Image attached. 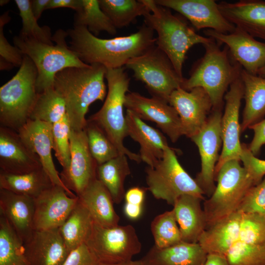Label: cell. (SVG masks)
I'll return each instance as SVG.
<instances>
[{
    "label": "cell",
    "mask_w": 265,
    "mask_h": 265,
    "mask_svg": "<svg viewBox=\"0 0 265 265\" xmlns=\"http://www.w3.org/2000/svg\"><path fill=\"white\" fill-rule=\"evenodd\" d=\"M67 32L70 48L81 61L101 64L106 69L123 67L129 60L156 45L157 40L154 31L144 23L135 33L110 39L98 38L84 26H74Z\"/></svg>",
    "instance_id": "6da1fadb"
},
{
    "label": "cell",
    "mask_w": 265,
    "mask_h": 265,
    "mask_svg": "<svg viewBox=\"0 0 265 265\" xmlns=\"http://www.w3.org/2000/svg\"><path fill=\"white\" fill-rule=\"evenodd\" d=\"M107 69L99 64L66 68L55 75L53 88L63 98L71 130L85 129L90 105L106 96L105 82Z\"/></svg>",
    "instance_id": "7a4b0ae2"
},
{
    "label": "cell",
    "mask_w": 265,
    "mask_h": 265,
    "mask_svg": "<svg viewBox=\"0 0 265 265\" xmlns=\"http://www.w3.org/2000/svg\"><path fill=\"white\" fill-rule=\"evenodd\" d=\"M203 46L204 56L193 65L181 88L188 91L203 88L211 98L212 109H222L224 96L231 84L240 77L242 67L232 58L226 46L221 49L213 39Z\"/></svg>",
    "instance_id": "3957f363"
},
{
    "label": "cell",
    "mask_w": 265,
    "mask_h": 265,
    "mask_svg": "<svg viewBox=\"0 0 265 265\" xmlns=\"http://www.w3.org/2000/svg\"><path fill=\"white\" fill-rule=\"evenodd\" d=\"M151 12L144 16V24L157 33L156 45L168 57L176 71L183 76V66L188 51L193 46L203 45L213 39L196 33L170 9L158 4L155 0H142Z\"/></svg>",
    "instance_id": "277c9868"
},
{
    "label": "cell",
    "mask_w": 265,
    "mask_h": 265,
    "mask_svg": "<svg viewBox=\"0 0 265 265\" xmlns=\"http://www.w3.org/2000/svg\"><path fill=\"white\" fill-rule=\"evenodd\" d=\"M67 31H56L52 37L55 45L48 44L19 34L13 37L14 46L28 56L36 66V88L38 94L53 88L55 75L70 67H84L89 64L81 61L66 42Z\"/></svg>",
    "instance_id": "5b68a950"
},
{
    "label": "cell",
    "mask_w": 265,
    "mask_h": 265,
    "mask_svg": "<svg viewBox=\"0 0 265 265\" xmlns=\"http://www.w3.org/2000/svg\"><path fill=\"white\" fill-rule=\"evenodd\" d=\"M37 76L35 65L24 54L18 71L0 88V126L17 132L30 119L39 94Z\"/></svg>",
    "instance_id": "8992f818"
},
{
    "label": "cell",
    "mask_w": 265,
    "mask_h": 265,
    "mask_svg": "<svg viewBox=\"0 0 265 265\" xmlns=\"http://www.w3.org/2000/svg\"><path fill=\"white\" fill-rule=\"evenodd\" d=\"M106 79L108 91L104 103L89 120L98 124L117 149L120 155H126L131 160L141 161L139 155L133 153L124 145L128 136L126 117L123 108L130 78L123 67L107 69Z\"/></svg>",
    "instance_id": "52a82bcc"
},
{
    "label": "cell",
    "mask_w": 265,
    "mask_h": 265,
    "mask_svg": "<svg viewBox=\"0 0 265 265\" xmlns=\"http://www.w3.org/2000/svg\"><path fill=\"white\" fill-rule=\"evenodd\" d=\"M215 181L217 184L214 191L204 203L206 228L237 212L246 194L254 186L240 160L237 159L225 162Z\"/></svg>",
    "instance_id": "ba28073f"
},
{
    "label": "cell",
    "mask_w": 265,
    "mask_h": 265,
    "mask_svg": "<svg viewBox=\"0 0 265 265\" xmlns=\"http://www.w3.org/2000/svg\"><path fill=\"white\" fill-rule=\"evenodd\" d=\"M174 149L167 148L162 159L154 167L145 170L148 189L157 199L173 206L175 201L184 194L205 199L204 192L179 162Z\"/></svg>",
    "instance_id": "9c48e42d"
},
{
    "label": "cell",
    "mask_w": 265,
    "mask_h": 265,
    "mask_svg": "<svg viewBox=\"0 0 265 265\" xmlns=\"http://www.w3.org/2000/svg\"><path fill=\"white\" fill-rule=\"evenodd\" d=\"M125 66L133 72L135 80L144 84L152 97L168 102L185 79L178 75L168 57L157 45L129 60Z\"/></svg>",
    "instance_id": "30bf717a"
},
{
    "label": "cell",
    "mask_w": 265,
    "mask_h": 265,
    "mask_svg": "<svg viewBox=\"0 0 265 265\" xmlns=\"http://www.w3.org/2000/svg\"><path fill=\"white\" fill-rule=\"evenodd\" d=\"M85 244L103 264L131 261L141 250V243L131 225L106 228L94 223Z\"/></svg>",
    "instance_id": "8fae6325"
},
{
    "label": "cell",
    "mask_w": 265,
    "mask_h": 265,
    "mask_svg": "<svg viewBox=\"0 0 265 265\" xmlns=\"http://www.w3.org/2000/svg\"><path fill=\"white\" fill-rule=\"evenodd\" d=\"M222 109H212L201 130L190 138L197 146L201 169L195 180L204 195L210 197L215 190V169L222 145L221 122Z\"/></svg>",
    "instance_id": "7c38bea8"
},
{
    "label": "cell",
    "mask_w": 265,
    "mask_h": 265,
    "mask_svg": "<svg viewBox=\"0 0 265 265\" xmlns=\"http://www.w3.org/2000/svg\"><path fill=\"white\" fill-rule=\"evenodd\" d=\"M243 95L244 85L240 77L231 84L224 96V111L221 122L222 148L215 167V177L225 162L233 159L240 160L242 144L239 113Z\"/></svg>",
    "instance_id": "4fadbf2b"
},
{
    "label": "cell",
    "mask_w": 265,
    "mask_h": 265,
    "mask_svg": "<svg viewBox=\"0 0 265 265\" xmlns=\"http://www.w3.org/2000/svg\"><path fill=\"white\" fill-rule=\"evenodd\" d=\"M69 167L60 177L66 187L78 196L97 178L98 164L90 152L85 129L71 130Z\"/></svg>",
    "instance_id": "5bb4252c"
},
{
    "label": "cell",
    "mask_w": 265,
    "mask_h": 265,
    "mask_svg": "<svg viewBox=\"0 0 265 265\" xmlns=\"http://www.w3.org/2000/svg\"><path fill=\"white\" fill-rule=\"evenodd\" d=\"M124 106L142 120L155 122L172 142H176L183 135L179 116L168 102L132 92L126 94Z\"/></svg>",
    "instance_id": "9a60e30c"
},
{
    "label": "cell",
    "mask_w": 265,
    "mask_h": 265,
    "mask_svg": "<svg viewBox=\"0 0 265 265\" xmlns=\"http://www.w3.org/2000/svg\"><path fill=\"white\" fill-rule=\"evenodd\" d=\"M168 103L179 116L183 135L190 138L203 128L213 108L209 95L200 87L188 91L181 87L176 89L170 96Z\"/></svg>",
    "instance_id": "2e32d148"
},
{
    "label": "cell",
    "mask_w": 265,
    "mask_h": 265,
    "mask_svg": "<svg viewBox=\"0 0 265 265\" xmlns=\"http://www.w3.org/2000/svg\"><path fill=\"white\" fill-rule=\"evenodd\" d=\"M203 32L219 45L226 46L232 58L247 72L256 75L265 66V42L259 41L247 32L236 27L229 33L211 29H204Z\"/></svg>",
    "instance_id": "e0dca14e"
},
{
    "label": "cell",
    "mask_w": 265,
    "mask_h": 265,
    "mask_svg": "<svg viewBox=\"0 0 265 265\" xmlns=\"http://www.w3.org/2000/svg\"><path fill=\"white\" fill-rule=\"evenodd\" d=\"M156 3L173 9L186 17L199 30L211 29L222 33H231L236 26L220 12L214 0H155Z\"/></svg>",
    "instance_id": "ac0fdd59"
},
{
    "label": "cell",
    "mask_w": 265,
    "mask_h": 265,
    "mask_svg": "<svg viewBox=\"0 0 265 265\" xmlns=\"http://www.w3.org/2000/svg\"><path fill=\"white\" fill-rule=\"evenodd\" d=\"M34 230L59 228L78 201V197L69 196L65 189L53 185L34 199Z\"/></svg>",
    "instance_id": "d6986e66"
},
{
    "label": "cell",
    "mask_w": 265,
    "mask_h": 265,
    "mask_svg": "<svg viewBox=\"0 0 265 265\" xmlns=\"http://www.w3.org/2000/svg\"><path fill=\"white\" fill-rule=\"evenodd\" d=\"M53 124L38 120H29L17 131L25 144L39 158L42 168L54 185L64 188L72 197L77 195L68 189L62 181L52 158Z\"/></svg>",
    "instance_id": "ffe728a7"
},
{
    "label": "cell",
    "mask_w": 265,
    "mask_h": 265,
    "mask_svg": "<svg viewBox=\"0 0 265 265\" xmlns=\"http://www.w3.org/2000/svg\"><path fill=\"white\" fill-rule=\"evenodd\" d=\"M42 167L39 157L25 144L17 131L0 127V172L22 174Z\"/></svg>",
    "instance_id": "44dd1931"
},
{
    "label": "cell",
    "mask_w": 265,
    "mask_h": 265,
    "mask_svg": "<svg viewBox=\"0 0 265 265\" xmlns=\"http://www.w3.org/2000/svg\"><path fill=\"white\" fill-rule=\"evenodd\" d=\"M24 249L28 265H63L70 252L59 228L34 230Z\"/></svg>",
    "instance_id": "7402d4cb"
},
{
    "label": "cell",
    "mask_w": 265,
    "mask_h": 265,
    "mask_svg": "<svg viewBox=\"0 0 265 265\" xmlns=\"http://www.w3.org/2000/svg\"><path fill=\"white\" fill-rule=\"evenodd\" d=\"M218 4L220 12L229 22L253 37L265 41V0L223 1Z\"/></svg>",
    "instance_id": "603a6c76"
},
{
    "label": "cell",
    "mask_w": 265,
    "mask_h": 265,
    "mask_svg": "<svg viewBox=\"0 0 265 265\" xmlns=\"http://www.w3.org/2000/svg\"><path fill=\"white\" fill-rule=\"evenodd\" d=\"M125 117L128 136L139 144L141 161L148 166L154 167L169 147L166 138L159 131L147 124L131 111L126 110Z\"/></svg>",
    "instance_id": "cb8c5ba5"
},
{
    "label": "cell",
    "mask_w": 265,
    "mask_h": 265,
    "mask_svg": "<svg viewBox=\"0 0 265 265\" xmlns=\"http://www.w3.org/2000/svg\"><path fill=\"white\" fill-rule=\"evenodd\" d=\"M34 199L0 188V214L24 243L34 231Z\"/></svg>",
    "instance_id": "d4e9b609"
},
{
    "label": "cell",
    "mask_w": 265,
    "mask_h": 265,
    "mask_svg": "<svg viewBox=\"0 0 265 265\" xmlns=\"http://www.w3.org/2000/svg\"><path fill=\"white\" fill-rule=\"evenodd\" d=\"M205 199L190 195L180 196L173 205V211L183 241L197 243L207 226L205 214L201 207Z\"/></svg>",
    "instance_id": "484cf974"
},
{
    "label": "cell",
    "mask_w": 265,
    "mask_h": 265,
    "mask_svg": "<svg viewBox=\"0 0 265 265\" xmlns=\"http://www.w3.org/2000/svg\"><path fill=\"white\" fill-rule=\"evenodd\" d=\"M241 217V212L237 211L215 222L205 229L198 243L208 254L226 257L238 240Z\"/></svg>",
    "instance_id": "4316f807"
},
{
    "label": "cell",
    "mask_w": 265,
    "mask_h": 265,
    "mask_svg": "<svg viewBox=\"0 0 265 265\" xmlns=\"http://www.w3.org/2000/svg\"><path fill=\"white\" fill-rule=\"evenodd\" d=\"M207 256L198 242L182 241L164 248L154 245L140 260L142 265H204Z\"/></svg>",
    "instance_id": "83f0119b"
},
{
    "label": "cell",
    "mask_w": 265,
    "mask_h": 265,
    "mask_svg": "<svg viewBox=\"0 0 265 265\" xmlns=\"http://www.w3.org/2000/svg\"><path fill=\"white\" fill-rule=\"evenodd\" d=\"M78 197L89 211L95 223L106 228L118 225L120 217L114 209L111 194L98 178Z\"/></svg>",
    "instance_id": "f1b7e54d"
},
{
    "label": "cell",
    "mask_w": 265,
    "mask_h": 265,
    "mask_svg": "<svg viewBox=\"0 0 265 265\" xmlns=\"http://www.w3.org/2000/svg\"><path fill=\"white\" fill-rule=\"evenodd\" d=\"M240 78L244 85L245 106L241 132L265 118V78L251 74L243 68Z\"/></svg>",
    "instance_id": "f546056e"
},
{
    "label": "cell",
    "mask_w": 265,
    "mask_h": 265,
    "mask_svg": "<svg viewBox=\"0 0 265 265\" xmlns=\"http://www.w3.org/2000/svg\"><path fill=\"white\" fill-rule=\"evenodd\" d=\"M53 185L42 167L22 174L0 172V188L34 199Z\"/></svg>",
    "instance_id": "4dcf8cb0"
},
{
    "label": "cell",
    "mask_w": 265,
    "mask_h": 265,
    "mask_svg": "<svg viewBox=\"0 0 265 265\" xmlns=\"http://www.w3.org/2000/svg\"><path fill=\"white\" fill-rule=\"evenodd\" d=\"M94 221L85 206L80 201L59 228L70 252L86 243L91 234Z\"/></svg>",
    "instance_id": "1f68e13d"
},
{
    "label": "cell",
    "mask_w": 265,
    "mask_h": 265,
    "mask_svg": "<svg viewBox=\"0 0 265 265\" xmlns=\"http://www.w3.org/2000/svg\"><path fill=\"white\" fill-rule=\"evenodd\" d=\"M127 156L117 157L98 165V179L109 192L114 203L119 204L124 198V183L131 173Z\"/></svg>",
    "instance_id": "d6a6232c"
},
{
    "label": "cell",
    "mask_w": 265,
    "mask_h": 265,
    "mask_svg": "<svg viewBox=\"0 0 265 265\" xmlns=\"http://www.w3.org/2000/svg\"><path fill=\"white\" fill-rule=\"evenodd\" d=\"M100 7L114 26L122 28L134 22L138 16L151 12L142 0H98Z\"/></svg>",
    "instance_id": "836d02e7"
},
{
    "label": "cell",
    "mask_w": 265,
    "mask_h": 265,
    "mask_svg": "<svg viewBox=\"0 0 265 265\" xmlns=\"http://www.w3.org/2000/svg\"><path fill=\"white\" fill-rule=\"evenodd\" d=\"M74 17V26H84L97 36L101 31L114 35L117 32L108 17L100 7L98 0H81Z\"/></svg>",
    "instance_id": "e575fe53"
},
{
    "label": "cell",
    "mask_w": 265,
    "mask_h": 265,
    "mask_svg": "<svg viewBox=\"0 0 265 265\" xmlns=\"http://www.w3.org/2000/svg\"><path fill=\"white\" fill-rule=\"evenodd\" d=\"M0 265H28L24 243L7 220L0 214Z\"/></svg>",
    "instance_id": "d590c367"
},
{
    "label": "cell",
    "mask_w": 265,
    "mask_h": 265,
    "mask_svg": "<svg viewBox=\"0 0 265 265\" xmlns=\"http://www.w3.org/2000/svg\"><path fill=\"white\" fill-rule=\"evenodd\" d=\"M66 114V106L63 98L52 88L38 94L29 120L54 124Z\"/></svg>",
    "instance_id": "8d00e7d4"
},
{
    "label": "cell",
    "mask_w": 265,
    "mask_h": 265,
    "mask_svg": "<svg viewBox=\"0 0 265 265\" xmlns=\"http://www.w3.org/2000/svg\"><path fill=\"white\" fill-rule=\"evenodd\" d=\"M85 129L90 152L98 165L120 155L104 131L96 123L87 120Z\"/></svg>",
    "instance_id": "74e56055"
},
{
    "label": "cell",
    "mask_w": 265,
    "mask_h": 265,
    "mask_svg": "<svg viewBox=\"0 0 265 265\" xmlns=\"http://www.w3.org/2000/svg\"><path fill=\"white\" fill-rule=\"evenodd\" d=\"M155 245L164 248L182 241L175 213L172 209L155 217L151 224Z\"/></svg>",
    "instance_id": "f35d334b"
},
{
    "label": "cell",
    "mask_w": 265,
    "mask_h": 265,
    "mask_svg": "<svg viewBox=\"0 0 265 265\" xmlns=\"http://www.w3.org/2000/svg\"><path fill=\"white\" fill-rule=\"evenodd\" d=\"M226 258L229 265H265V243L236 241Z\"/></svg>",
    "instance_id": "ab89813d"
},
{
    "label": "cell",
    "mask_w": 265,
    "mask_h": 265,
    "mask_svg": "<svg viewBox=\"0 0 265 265\" xmlns=\"http://www.w3.org/2000/svg\"><path fill=\"white\" fill-rule=\"evenodd\" d=\"M22 19V27L20 34L39 41L53 44L51 28L47 26H40L31 8L30 0H15Z\"/></svg>",
    "instance_id": "60d3db41"
},
{
    "label": "cell",
    "mask_w": 265,
    "mask_h": 265,
    "mask_svg": "<svg viewBox=\"0 0 265 265\" xmlns=\"http://www.w3.org/2000/svg\"><path fill=\"white\" fill-rule=\"evenodd\" d=\"M71 130L67 114L59 122L53 124V150L55 156L66 170L69 166L71 158L70 135Z\"/></svg>",
    "instance_id": "b9f144b4"
},
{
    "label": "cell",
    "mask_w": 265,
    "mask_h": 265,
    "mask_svg": "<svg viewBox=\"0 0 265 265\" xmlns=\"http://www.w3.org/2000/svg\"><path fill=\"white\" fill-rule=\"evenodd\" d=\"M238 240L265 243V214L241 212Z\"/></svg>",
    "instance_id": "7bdbcfd3"
},
{
    "label": "cell",
    "mask_w": 265,
    "mask_h": 265,
    "mask_svg": "<svg viewBox=\"0 0 265 265\" xmlns=\"http://www.w3.org/2000/svg\"><path fill=\"white\" fill-rule=\"evenodd\" d=\"M9 11L0 17V69L9 70L14 67H20L24 54L16 46H12L4 36L3 27L10 20Z\"/></svg>",
    "instance_id": "ee69618b"
},
{
    "label": "cell",
    "mask_w": 265,
    "mask_h": 265,
    "mask_svg": "<svg viewBox=\"0 0 265 265\" xmlns=\"http://www.w3.org/2000/svg\"><path fill=\"white\" fill-rule=\"evenodd\" d=\"M238 211L265 214V176L261 182L249 189Z\"/></svg>",
    "instance_id": "f6af8a7d"
},
{
    "label": "cell",
    "mask_w": 265,
    "mask_h": 265,
    "mask_svg": "<svg viewBox=\"0 0 265 265\" xmlns=\"http://www.w3.org/2000/svg\"><path fill=\"white\" fill-rule=\"evenodd\" d=\"M240 160L254 186L261 182L265 176V160L258 159L251 152L248 147L243 143Z\"/></svg>",
    "instance_id": "bcb514c9"
},
{
    "label": "cell",
    "mask_w": 265,
    "mask_h": 265,
    "mask_svg": "<svg viewBox=\"0 0 265 265\" xmlns=\"http://www.w3.org/2000/svg\"><path fill=\"white\" fill-rule=\"evenodd\" d=\"M100 262L85 243L71 251L63 265H98Z\"/></svg>",
    "instance_id": "7dc6e473"
},
{
    "label": "cell",
    "mask_w": 265,
    "mask_h": 265,
    "mask_svg": "<svg viewBox=\"0 0 265 265\" xmlns=\"http://www.w3.org/2000/svg\"><path fill=\"white\" fill-rule=\"evenodd\" d=\"M249 129L253 130L254 134L248 147L251 152L256 156L260 153L262 147L265 145V118Z\"/></svg>",
    "instance_id": "c3c4849f"
},
{
    "label": "cell",
    "mask_w": 265,
    "mask_h": 265,
    "mask_svg": "<svg viewBox=\"0 0 265 265\" xmlns=\"http://www.w3.org/2000/svg\"><path fill=\"white\" fill-rule=\"evenodd\" d=\"M146 189L135 186L130 188L125 192L124 198L126 203L142 205L145 198Z\"/></svg>",
    "instance_id": "681fc988"
},
{
    "label": "cell",
    "mask_w": 265,
    "mask_h": 265,
    "mask_svg": "<svg viewBox=\"0 0 265 265\" xmlns=\"http://www.w3.org/2000/svg\"><path fill=\"white\" fill-rule=\"evenodd\" d=\"M81 2V0H50L46 10L58 8H69L76 12L80 9Z\"/></svg>",
    "instance_id": "f907efd6"
},
{
    "label": "cell",
    "mask_w": 265,
    "mask_h": 265,
    "mask_svg": "<svg viewBox=\"0 0 265 265\" xmlns=\"http://www.w3.org/2000/svg\"><path fill=\"white\" fill-rule=\"evenodd\" d=\"M50 0H30L31 10L38 20L43 12L46 10Z\"/></svg>",
    "instance_id": "816d5d0a"
},
{
    "label": "cell",
    "mask_w": 265,
    "mask_h": 265,
    "mask_svg": "<svg viewBox=\"0 0 265 265\" xmlns=\"http://www.w3.org/2000/svg\"><path fill=\"white\" fill-rule=\"evenodd\" d=\"M142 205H138L126 203L124 206V212L126 216L131 219L138 218L142 213Z\"/></svg>",
    "instance_id": "f5cc1de1"
},
{
    "label": "cell",
    "mask_w": 265,
    "mask_h": 265,
    "mask_svg": "<svg viewBox=\"0 0 265 265\" xmlns=\"http://www.w3.org/2000/svg\"><path fill=\"white\" fill-rule=\"evenodd\" d=\"M204 265H229V264L225 256L208 254Z\"/></svg>",
    "instance_id": "db71d44e"
},
{
    "label": "cell",
    "mask_w": 265,
    "mask_h": 265,
    "mask_svg": "<svg viewBox=\"0 0 265 265\" xmlns=\"http://www.w3.org/2000/svg\"><path fill=\"white\" fill-rule=\"evenodd\" d=\"M98 265H142L141 261L140 260L137 261H131L127 262L114 264H108L100 263Z\"/></svg>",
    "instance_id": "11a10c76"
},
{
    "label": "cell",
    "mask_w": 265,
    "mask_h": 265,
    "mask_svg": "<svg viewBox=\"0 0 265 265\" xmlns=\"http://www.w3.org/2000/svg\"><path fill=\"white\" fill-rule=\"evenodd\" d=\"M257 75L265 78V66L261 68L257 73Z\"/></svg>",
    "instance_id": "9f6ffc18"
},
{
    "label": "cell",
    "mask_w": 265,
    "mask_h": 265,
    "mask_svg": "<svg viewBox=\"0 0 265 265\" xmlns=\"http://www.w3.org/2000/svg\"><path fill=\"white\" fill-rule=\"evenodd\" d=\"M9 1H10V0H0V5L1 6H2L6 4L7 3H8Z\"/></svg>",
    "instance_id": "6f0895ef"
}]
</instances>
